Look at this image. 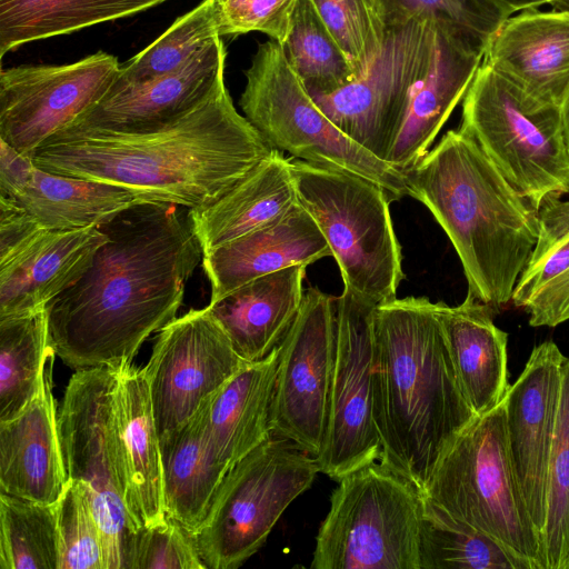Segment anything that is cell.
Wrapping results in <instances>:
<instances>
[{"label": "cell", "instance_id": "obj_20", "mask_svg": "<svg viewBox=\"0 0 569 569\" xmlns=\"http://www.w3.org/2000/svg\"><path fill=\"white\" fill-rule=\"evenodd\" d=\"M114 432L123 501L137 530L166 518L160 437L143 369L118 368Z\"/></svg>", "mask_w": 569, "mask_h": 569}, {"label": "cell", "instance_id": "obj_1", "mask_svg": "<svg viewBox=\"0 0 569 569\" xmlns=\"http://www.w3.org/2000/svg\"><path fill=\"white\" fill-rule=\"evenodd\" d=\"M184 207L140 202L100 226L109 240L46 307L50 345L74 370L131 362L176 317L202 249Z\"/></svg>", "mask_w": 569, "mask_h": 569}, {"label": "cell", "instance_id": "obj_17", "mask_svg": "<svg viewBox=\"0 0 569 569\" xmlns=\"http://www.w3.org/2000/svg\"><path fill=\"white\" fill-rule=\"evenodd\" d=\"M109 240L99 227L48 230L31 217L0 222V318L44 309L90 268Z\"/></svg>", "mask_w": 569, "mask_h": 569}, {"label": "cell", "instance_id": "obj_5", "mask_svg": "<svg viewBox=\"0 0 569 569\" xmlns=\"http://www.w3.org/2000/svg\"><path fill=\"white\" fill-rule=\"evenodd\" d=\"M422 496L457 523L496 541L522 569H547L542 539L513 472L502 401L458 436Z\"/></svg>", "mask_w": 569, "mask_h": 569}, {"label": "cell", "instance_id": "obj_32", "mask_svg": "<svg viewBox=\"0 0 569 569\" xmlns=\"http://www.w3.org/2000/svg\"><path fill=\"white\" fill-rule=\"evenodd\" d=\"M167 0H0V58L24 43L124 18Z\"/></svg>", "mask_w": 569, "mask_h": 569}, {"label": "cell", "instance_id": "obj_30", "mask_svg": "<svg viewBox=\"0 0 569 569\" xmlns=\"http://www.w3.org/2000/svg\"><path fill=\"white\" fill-rule=\"evenodd\" d=\"M0 198L16 203L48 230L100 227L142 202L124 188L51 173L36 164L11 193Z\"/></svg>", "mask_w": 569, "mask_h": 569}, {"label": "cell", "instance_id": "obj_34", "mask_svg": "<svg viewBox=\"0 0 569 569\" xmlns=\"http://www.w3.org/2000/svg\"><path fill=\"white\" fill-rule=\"evenodd\" d=\"M219 37L217 0H202L120 67L111 88L138 86L174 73Z\"/></svg>", "mask_w": 569, "mask_h": 569}, {"label": "cell", "instance_id": "obj_24", "mask_svg": "<svg viewBox=\"0 0 569 569\" xmlns=\"http://www.w3.org/2000/svg\"><path fill=\"white\" fill-rule=\"evenodd\" d=\"M331 256V249L309 212L297 201L273 222L202 256V268L214 303L244 283Z\"/></svg>", "mask_w": 569, "mask_h": 569}, {"label": "cell", "instance_id": "obj_18", "mask_svg": "<svg viewBox=\"0 0 569 569\" xmlns=\"http://www.w3.org/2000/svg\"><path fill=\"white\" fill-rule=\"evenodd\" d=\"M565 360L553 341L538 345L502 399L513 472L541 539Z\"/></svg>", "mask_w": 569, "mask_h": 569}, {"label": "cell", "instance_id": "obj_11", "mask_svg": "<svg viewBox=\"0 0 569 569\" xmlns=\"http://www.w3.org/2000/svg\"><path fill=\"white\" fill-rule=\"evenodd\" d=\"M118 368L76 370L58 411L68 478L80 480L87 487L102 535L106 569H128L138 531L123 501L114 432Z\"/></svg>", "mask_w": 569, "mask_h": 569}, {"label": "cell", "instance_id": "obj_40", "mask_svg": "<svg viewBox=\"0 0 569 569\" xmlns=\"http://www.w3.org/2000/svg\"><path fill=\"white\" fill-rule=\"evenodd\" d=\"M312 2L345 52L356 79L361 78L381 49L388 30L378 1L312 0Z\"/></svg>", "mask_w": 569, "mask_h": 569}, {"label": "cell", "instance_id": "obj_29", "mask_svg": "<svg viewBox=\"0 0 569 569\" xmlns=\"http://www.w3.org/2000/svg\"><path fill=\"white\" fill-rule=\"evenodd\" d=\"M278 357L277 346L266 358L246 365L212 399L208 431L224 475L272 432Z\"/></svg>", "mask_w": 569, "mask_h": 569}, {"label": "cell", "instance_id": "obj_44", "mask_svg": "<svg viewBox=\"0 0 569 569\" xmlns=\"http://www.w3.org/2000/svg\"><path fill=\"white\" fill-rule=\"evenodd\" d=\"M498 3H500L503 8H506L511 14L530 10V9H537L541 4H546L548 0H496Z\"/></svg>", "mask_w": 569, "mask_h": 569}, {"label": "cell", "instance_id": "obj_4", "mask_svg": "<svg viewBox=\"0 0 569 569\" xmlns=\"http://www.w3.org/2000/svg\"><path fill=\"white\" fill-rule=\"evenodd\" d=\"M408 196L450 239L468 291L496 311L512 299L537 242L538 211L460 129L403 172Z\"/></svg>", "mask_w": 569, "mask_h": 569}, {"label": "cell", "instance_id": "obj_14", "mask_svg": "<svg viewBox=\"0 0 569 569\" xmlns=\"http://www.w3.org/2000/svg\"><path fill=\"white\" fill-rule=\"evenodd\" d=\"M337 337V297L309 288L278 345L271 429L317 457L329 413Z\"/></svg>", "mask_w": 569, "mask_h": 569}, {"label": "cell", "instance_id": "obj_35", "mask_svg": "<svg viewBox=\"0 0 569 569\" xmlns=\"http://www.w3.org/2000/svg\"><path fill=\"white\" fill-rule=\"evenodd\" d=\"M282 47L310 96L336 91L356 79L345 52L312 0H298Z\"/></svg>", "mask_w": 569, "mask_h": 569}, {"label": "cell", "instance_id": "obj_9", "mask_svg": "<svg viewBox=\"0 0 569 569\" xmlns=\"http://www.w3.org/2000/svg\"><path fill=\"white\" fill-rule=\"evenodd\" d=\"M244 77L240 107L274 149L372 181L391 201L408 196L401 171L352 141L320 110L279 42L260 43Z\"/></svg>", "mask_w": 569, "mask_h": 569}, {"label": "cell", "instance_id": "obj_13", "mask_svg": "<svg viewBox=\"0 0 569 569\" xmlns=\"http://www.w3.org/2000/svg\"><path fill=\"white\" fill-rule=\"evenodd\" d=\"M373 305L343 290L337 297V337L327 430L316 457L337 482L380 460L373 419Z\"/></svg>", "mask_w": 569, "mask_h": 569}, {"label": "cell", "instance_id": "obj_12", "mask_svg": "<svg viewBox=\"0 0 569 569\" xmlns=\"http://www.w3.org/2000/svg\"><path fill=\"white\" fill-rule=\"evenodd\" d=\"M436 23L389 28L366 73L336 91L312 94L320 110L352 141L386 161L413 90L428 72Z\"/></svg>", "mask_w": 569, "mask_h": 569}, {"label": "cell", "instance_id": "obj_6", "mask_svg": "<svg viewBox=\"0 0 569 569\" xmlns=\"http://www.w3.org/2000/svg\"><path fill=\"white\" fill-rule=\"evenodd\" d=\"M459 129L537 211L547 197L569 193V140L559 106L481 62L462 100Z\"/></svg>", "mask_w": 569, "mask_h": 569}, {"label": "cell", "instance_id": "obj_46", "mask_svg": "<svg viewBox=\"0 0 569 569\" xmlns=\"http://www.w3.org/2000/svg\"><path fill=\"white\" fill-rule=\"evenodd\" d=\"M547 3L552 7V10L569 11V0H548Z\"/></svg>", "mask_w": 569, "mask_h": 569}, {"label": "cell", "instance_id": "obj_22", "mask_svg": "<svg viewBox=\"0 0 569 569\" xmlns=\"http://www.w3.org/2000/svg\"><path fill=\"white\" fill-rule=\"evenodd\" d=\"M481 62L532 97L561 108L569 89V11L512 14L489 38Z\"/></svg>", "mask_w": 569, "mask_h": 569}, {"label": "cell", "instance_id": "obj_15", "mask_svg": "<svg viewBox=\"0 0 569 569\" xmlns=\"http://www.w3.org/2000/svg\"><path fill=\"white\" fill-rule=\"evenodd\" d=\"M248 363L208 306L166 325L142 368L159 437L180 428Z\"/></svg>", "mask_w": 569, "mask_h": 569}, {"label": "cell", "instance_id": "obj_36", "mask_svg": "<svg viewBox=\"0 0 569 569\" xmlns=\"http://www.w3.org/2000/svg\"><path fill=\"white\" fill-rule=\"evenodd\" d=\"M56 503L0 492V569H58Z\"/></svg>", "mask_w": 569, "mask_h": 569}, {"label": "cell", "instance_id": "obj_3", "mask_svg": "<svg viewBox=\"0 0 569 569\" xmlns=\"http://www.w3.org/2000/svg\"><path fill=\"white\" fill-rule=\"evenodd\" d=\"M373 333L379 461L422 493L439 461L477 415L459 385L435 302L407 297L378 305Z\"/></svg>", "mask_w": 569, "mask_h": 569}, {"label": "cell", "instance_id": "obj_39", "mask_svg": "<svg viewBox=\"0 0 569 569\" xmlns=\"http://www.w3.org/2000/svg\"><path fill=\"white\" fill-rule=\"evenodd\" d=\"M387 29L411 21L451 27L483 50L498 27L512 14L496 0H377Z\"/></svg>", "mask_w": 569, "mask_h": 569}, {"label": "cell", "instance_id": "obj_8", "mask_svg": "<svg viewBox=\"0 0 569 569\" xmlns=\"http://www.w3.org/2000/svg\"><path fill=\"white\" fill-rule=\"evenodd\" d=\"M423 497L378 461L343 476L321 522L312 569H421Z\"/></svg>", "mask_w": 569, "mask_h": 569}, {"label": "cell", "instance_id": "obj_2", "mask_svg": "<svg viewBox=\"0 0 569 569\" xmlns=\"http://www.w3.org/2000/svg\"><path fill=\"white\" fill-rule=\"evenodd\" d=\"M233 106L224 81L200 104L133 130L68 126L32 153L51 173L124 188L142 202L207 206L272 151Z\"/></svg>", "mask_w": 569, "mask_h": 569}, {"label": "cell", "instance_id": "obj_37", "mask_svg": "<svg viewBox=\"0 0 569 569\" xmlns=\"http://www.w3.org/2000/svg\"><path fill=\"white\" fill-rule=\"evenodd\" d=\"M423 506L421 569H522L489 537L457 523L425 498Z\"/></svg>", "mask_w": 569, "mask_h": 569}, {"label": "cell", "instance_id": "obj_19", "mask_svg": "<svg viewBox=\"0 0 569 569\" xmlns=\"http://www.w3.org/2000/svg\"><path fill=\"white\" fill-rule=\"evenodd\" d=\"M54 356L49 353L27 407L0 421V492L42 503H56L68 482L52 395Z\"/></svg>", "mask_w": 569, "mask_h": 569}, {"label": "cell", "instance_id": "obj_25", "mask_svg": "<svg viewBox=\"0 0 569 569\" xmlns=\"http://www.w3.org/2000/svg\"><path fill=\"white\" fill-rule=\"evenodd\" d=\"M461 390L477 416L497 407L507 393L508 333L493 322L492 307L469 291L458 306L435 302Z\"/></svg>", "mask_w": 569, "mask_h": 569}, {"label": "cell", "instance_id": "obj_31", "mask_svg": "<svg viewBox=\"0 0 569 569\" xmlns=\"http://www.w3.org/2000/svg\"><path fill=\"white\" fill-rule=\"evenodd\" d=\"M533 251L511 301L531 327H557L569 320V200L547 197L538 209Z\"/></svg>", "mask_w": 569, "mask_h": 569}, {"label": "cell", "instance_id": "obj_23", "mask_svg": "<svg viewBox=\"0 0 569 569\" xmlns=\"http://www.w3.org/2000/svg\"><path fill=\"white\" fill-rule=\"evenodd\" d=\"M221 37L174 73L123 88H111L69 126L133 130L172 120L204 101L224 81Z\"/></svg>", "mask_w": 569, "mask_h": 569}, {"label": "cell", "instance_id": "obj_27", "mask_svg": "<svg viewBox=\"0 0 569 569\" xmlns=\"http://www.w3.org/2000/svg\"><path fill=\"white\" fill-rule=\"evenodd\" d=\"M306 264L256 278L208 307L247 362L266 358L296 319L303 298Z\"/></svg>", "mask_w": 569, "mask_h": 569}, {"label": "cell", "instance_id": "obj_38", "mask_svg": "<svg viewBox=\"0 0 569 569\" xmlns=\"http://www.w3.org/2000/svg\"><path fill=\"white\" fill-rule=\"evenodd\" d=\"M542 543L547 569H569V357H566L562 367Z\"/></svg>", "mask_w": 569, "mask_h": 569}, {"label": "cell", "instance_id": "obj_7", "mask_svg": "<svg viewBox=\"0 0 569 569\" xmlns=\"http://www.w3.org/2000/svg\"><path fill=\"white\" fill-rule=\"evenodd\" d=\"M289 162L298 201L329 244L345 290L377 306L397 298L405 273L386 190L357 174Z\"/></svg>", "mask_w": 569, "mask_h": 569}, {"label": "cell", "instance_id": "obj_41", "mask_svg": "<svg viewBox=\"0 0 569 569\" xmlns=\"http://www.w3.org/2000/svg\"><path fill=\"white\" fill-rule=\"evenodd\" d=\"M56 510L58 569H106L102 535L86 485L68 478Z\"/></svg>", "mask_w": 569, "mask_h": 569}, {"label": "cell", "instance_id": "obj_28", "mask_svg": "<svg viewBox=\"0 0 569 569\" xmlns=\"http://www.w3.org/2000/svg\"><path fill=\"white\" fill-rule=\"evenodd\" d=\"M214 395L180 428L160 437L166 515L191 536L202 527L224 477L208 431Z\"/></svg>", "mask_w": 569, "mask_h": 569}, {"label": "cell", "instance_id": "obj_43", "mask_svg": "<svg viewBox=\"0 0 569 569\" xmlns=\"http://www.w3.org/2000/svg\"><path fill=\"white\" fill-rule=\"evenodd\" d=\"M298 0H217L219 33L259 31L284 44Z\"/></svg>", "mask_w": 569, "mask_h": 569}, {"label": "cell", "instance_id": "obj_26", "mask_svg": "<svg viewBox=\"0 0 569 569\" xmlns=\"http://www.w3.org/2000/svg\"><path fill=\"white\" fill-rule=\"evenodd\" d=\"M298 201L289 158L278 149L213 202L188 210L202 254L262 228Z\"/></svg>", "mask_w": 569, "mask_h": 569}, {"label": "cell", "instance_id": "obj_42", "mask_svg": "<svg viewBox=\"0 0 569 569\" xmlns=\"http://www.w3.org/2000/svg\"><path fill=\"white\" fill-rule=\"evenodd\" d=\"M128 569H207L193 537L174 519L139 529Z\"/></svg>", "mask_w": 569, "mask_h": 569}, {"label": "cell", "instance_id": "obj_16", "mask_svg": "<svg viewBox=\"0 0 569 569\" xmlns=\"http://www.w3.org/2000/svg\"><path fill=\"white\" fill-rule=\"evenodd\" d=\"M120 67L117 57L99 51L69 64L1 69L0 140L30 157L99 102Z\"/></svg>", "mask_w": 569, "mask_h": 569}, {"label": "cell", "instance_id": "obj_10", "mask_svg": "<svg viewBox=\"0 0 569 569\" xmlns=\"http://www.w3.org/2000/svg\"><path fill=\"white\" fill-rule=\"evenodd\" d=\"M318 472L315 456L272 431L228 470L202 527L192 536L206 568L242 566Z\"/></svg>", "mask_w": 569, "mask_h": 569}, {"label": "cell", "instance_id": "obj_45", "mask_svg": "<svg viewBox=\"0 0 569 569\" xmlns=\"http://www.w3.org/2000/svg\"><path fill=\"white\" fill-rule=\"evenodd\" d=\"M561 112H562L566 133H567V137L569 140V89H568L565 100L562 102Z\"/></svg>", "mask_w": 569, "mask_h": 569}, {"label": "cell", "instance_id": "obj_33", "mask_svg": "<svg viewBox=\"0 0 569 569\" xmlns=\"http://www.w3.org/2000/svg\"><path fill=\"white\" fill-rule=\"evenodd\" d=\"M51 351L46 308L0 318V421L18 416L34 397Z\"/></svg>", "mask_w": 569, "mask_h": 569}, {"label": "cell", "instance_id": "obj_21", "mask_svg": "<svg viewBox=\"0 0 569 569\" xmlns=\"http://www.w3.org/2000/svg\"><path fill=\"white\" fill-rule=\"evenodd\" d=\"M482 57L483 49L466 34L436 23L435 49L428 72L412 92L386 162L403 173L423 158L463 100Z\"/></svg>", "mask_w": 569, "mask_h": 569}]
</instances>
